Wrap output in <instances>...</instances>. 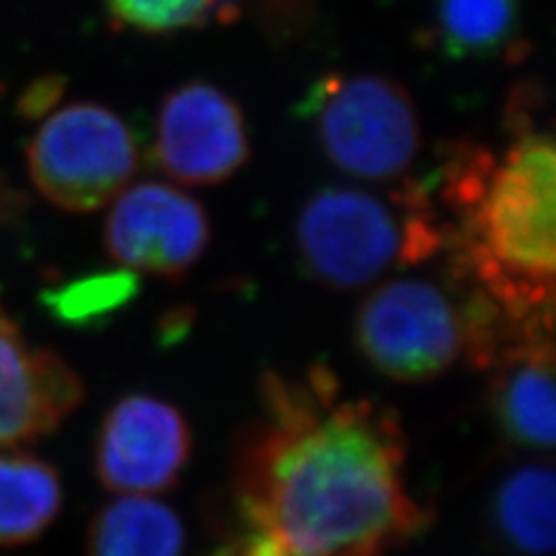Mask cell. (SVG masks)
Instances as JSON below:
<instances>
[{"mask_svg": "<svg viewBox=\"0 0 556 556\" xmlns=\"http://www.w3.org/2000/svg\"><path fill=\"white\" fill-rule=\"evenodd\" d=\"M429 523L394 410L349 396L324 365L262 376L211 556H388Z\"/></svg>", "mask_w": 556, "mask_h": 556, "instance_id": "obj_1", "label": "cell"}, {"mask_svg": "<svg viewBox=\"0 0 556 556\" xmlns=\"http://www.w3.org/2000/svg\"><path fill=\"white\" fill-rule=\"evenodd\" d=\"M445 248L491 330V365L556 355V119H516L498 149L459 142L439 167Z\"/></svg>", "mask_w": 556, "mask_h": 556, "instance_id": "obj_2", "label": "cell"}, {"mask_svg": "<svg viewBox=\"0 0 556 556\" xmlns=\"http://www.w3.org/2000/svg\"><path fill=\"white\" fill-rule=\"evenodd\" d=\"M293 238L307 277L334 291H355L435 258L445 248V225L427 186L406 178L386 194L321 188L303 202Z\"/></svg>", "mask_w": 556, "mask_h": 556, "instance_id": "obj_3", "label": "cell"}, {"mask_svg": "<svg viewBox=\"0 0 556 556\" xmlns=\"http://www.w3.org/2000/svg\"><path fill=\"white\" fill-rule=\"evenodd\" d=\"M299 114L338 172L371 184L406 179L422 147L410 91L388 75L332 71L303 96Z\"/></svg>", "mask_w": 556, "mask_h": 556, "instance_id": "obj_4", "label": "cell"}, {"mask_svg": "<svg viewBox=\"0 0 556 556\" xmlns=\"http://www.w3.org/2000/svg\"><path fill=\"white\" fill-rule=\"evenodd\" d=\"M353 342L363 361L396 383H425L470 358L468 293L433 278H390L361 301Z\"/></svg>", "mask_w": 556, "mask_h": 556, "instance_id": "obj_5", "label": "cell"}, {"mask_svg": "<svg viewBox=\"0 0 556 556\" xmlns=\"http://www.w3.org/2000/svg\"><path fill=\"white\" fill-rule=\"evenodd\" d=\"M139 165L135 130L100 101H73L54 110L27 144V174L38 194L75 215L110 206Z\"/></svg>", "mask_w": 556, "mask_h": 556, "instance_id": "obj_6", "label": "cell"}, {"mask_svg": "<svg viewBox=\"0 0 556 556\" xmlns=\"http://www.w3.org/2000/svg\"><path fill=\"white\" fill-rule=\"evenodd\" d=\"M250 155L243 108L223 87L186 80L163 96L151 147L161 174L179 186L211 188L238 176Z\"/></svg>", "mask_w": 556, "mask_h": 556, "instance_id": "obj_7", "label": "cell"}, {"mask_svg": "<svg viewBox=\"0 0 556 556\" xmlns=\"http://www.w3.org/2000/svg\"><path fill=\"white\" fill-rule=\"evenodd\" d=\"M204 204L178 186L144 179L112 200L103 245L108 256L137 275L186 277L211 245Z\"/></svg>", "mask_w": 556, "mask_h": 556, "instance_id": "obj_8", "label": "cell"}, {"mask_svg": "<svg viewBox=\"0 0 556 556\" xmlns=\"http://www.w3.org/2000/svg\"><path fill=\"white\" fill-rule=\"evenodd\" d=\"M192 454L188 418L165 397L128 394L101 418L93 462L101 486L116 495L172 491Z\"/></svg>", "mask_w": 556, "mask_h": 556, "instance_id": "obj_9", "label": "cell"}, {"mask_svg": "<svg viewBox=\"0 0 556 556\" xmlns=\"http://www.w3.org/2000/svg\"><path fill=\"white\" fill-rule=\"evenodd\" d=\"M83 397L79 374L56 353L29 344L0 307V447L50 435Z\"/></svg>", "mask_w": 556, "mask_h": 556, "instance_id": "obj_10", "label": "cell"}, {"mask_svg": "<svg viewBox=\"0 0 556 556\" xmlns=\"http://www.w3.org/2000/svg\"><path fill=\"white\" fill-rule=\"evenodd\" d=\"M519 0H433L429 43L456 62H517L528 54Z\"/></svg>", "mask_w": 556, "mask_h": 556, "instance_id": "obj_11", "label": "cell"}, {"mask_svg": "<svg viewBox=\"0 0 556 556\" xmlns=\"http://www.w3.org/2000/svg\"><path fill=\"white\" fill-rule=\"evenodd\" d=\"M495 367L493 410L503 435L519 447L556 450L555 353H514Z\"/></svg>", "mask_w": 556, "mask_h": 556, "instance_id": "obj_12", "label": "cell"}, {"mask_svg": "<svg viewBox=\"0 0 556 556\" xmlns=\"http://www.w3.org/2000/svg\"><path fill=\"white\" fill-rule=\"evenodd\" d=\"M186 528L174 507L149 495H118L91 519L87 556H181Z\"/></svg>", "mask_w": 556, "mask_h": 556, "instance_id": "obj_13", "label": "cell"}, {"mask_svg": "<svg viewBox=\"0 0 556 556\" xmlns=\"http://www.w3.org/2000/svg\"><path fill=\"white\" fill-rule=\"evenodd\" d=\"M491 519L498 540L516 555H556V468L528 464L503 478Z\"/></svg>", "mask_w": 556, "mask_h": 556, "instance_id": "obj_14", "label": "cell"}, {"mask_svg": "<svg viewBox=\"0 0 556 556\" xmlns=\"http://www.w3.org/2000/svg\"><path fill=\"white\" fill-rule=\"evenodd\" d=\"M62 501L52 464L27 452H0V548L38 540L56 521Z\"/></svg>", "mask_w": 556, "mask_h": 556, "instance_id": "obj_15", "label": "cell"}, {"mask_svg": "<svg viewBox=\"0 0 556 556\" xmlns=\"http://www.w3.org/2000/svg\"><path fill=\"white\" fill-rule=\"evenodd\" d=\"M139 291V275L118 266L60 282L43 295V303L62 324L87 330L116 318Z\"/></svg>", "mask_w": 556, "mask_h": 556, "instance_id": "obj_16", "label": "cell"}, {"mask_svg": "<svg viewBox=\"0 0 556 556\" xmlns=\"http://www.w3.org/2000/svg\"><path fill=\"white\" fill-rule=\"evenodd\" d=\"M118 29L144 36H172L213 23L215 0H103Z\"/></svg>", "mask_w": 556, "mask_h": 556, "instance_id": "obj_17", "label": "cell"}, {"mask_svg": "<svg viewBox=\"0 0 556 556\" xmlns=\"http://www.w3.org/2000/svg\"><path fill=\"white\" fill-rule=\"evenodd\" d=\"M243 17H252L275 41H295L316 20V0H241Z\"/></svg>", "mask_w": 556, "mask_h": 556, "instance_id": "obj_18", "label": "cell"}, {"mask_svg": "<svg viewBox=\"0 0 556 556\" xmlns=\"http://www.w3.org/2000/svg\"><path fill=\"white\" fill-rule=\"evenodd\" d=\"M66 83L59 75H48L31 83L20 98V112L23 118H46L54 112L60 98L64 96Z\"/></svg>", "mask_w": 556, "mask_h": 556, "instance_id": "obj_19", "label": "cell"}]
</instances>
